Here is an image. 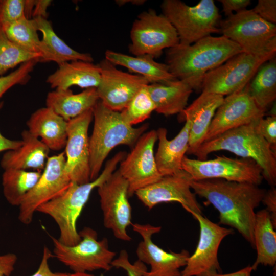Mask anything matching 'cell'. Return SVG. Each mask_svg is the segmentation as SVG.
<instances>
[{
    "label": "cell",
    "mask_w": 276,
    "mask_h": 276,
    "mask_svg": "<svg viewBox=\"0 0 276 276\" xmlns=\"http://www.w3.org/2000/svg\"><path fill=\"white\" fill-rule=\"evenodd\" d=\"M265 112L249 95L247 85L224 98L209 126L204 142L229 130L257 122Z\"/></svg>",
    "instance_id": "ac0fdd59"
},
{
    "label": "cell",
    "mask_w": 276,
    "mask_h": 276,
    "mask_svg": "<svg viewBox=\"0 0 276 276\" xmlns=\"http://www.w3.org/2000/svg\"><path fill=\"white\" fill-rule=\"evenodd\" d=\"M93 118L90 109L67 121L65 168L71 181L78 184L91 181L88 130Z\"/></svg>",
    "instance_id": "d6986e66"
},
{
    "label": "cell",
    "mask_w": 276,
    "mask_h": 276,
    "mask_svg": "<svg viewBox=\"0 0 276 276\" xmlns=\"http://www.w3.org/2000/svg\"><path fill=\"white\" fill-rule=\"evenodd\" d=\"M148 89L155 111L166 117L181 113L193 91L189 84L178 79L167 83L149 84Z\"/></svg>",
    "instance_id": "f1b7e54d"
},
{
    "label": "cell",
    "mask_w": 276,
    "mask_h": 276,
    "mask_svg": "<svg viewBox=\"0 0 276 276\" xmlns=\"http://www.w3.org/2000/svg\"><path fill=\"white\" fill-rule=\"evenodd\" d=\"M128 49L133 56L149 55L154 58L165 49L179 43L177 32L163 14L150 9L141 13L133 22Z\"/></svg>",
    "instance_id": "9c48e42d"
},
{
    "label": "cell",
    "mask_w": 276,
    "mask_h": 276,
    "mask_svg": "<svg viewBox=\"0 0 276 276\" xmlns=\"http://www.w3.org/2000/svg\"><path fill=\"white\" fill-rule=\"evenodd\" d=\"M1 26L11 41L26 51L41 55V39L38 37L36 24L33 18L24 17Z\"/></svg>",
    "instance_id": "d6a6232c"
},
{
    "label": "cell",
    "mask_w": 276,
    "mask_h": 276,
    "mask_svg": "<svg viewBox=\"0 0 276 276\" xmlns=\"http://www.w3.org/2000/svg\"><path fill=\"white\" fill-rule=\"evenodd\" d=\"M17 261V257L14 253L0 255V276H10Z\"/></svg>",
    "instance_id": "b9f144b4"
},
{
    "label": "cell",
    "mask_w": 276,
    "mask_h": 276,
    "mask_svg": "<svg viewBox=\"0 0 276 276\" xmlns=\"http://www.w3.org/2000/svg\"><path fill=\"white\" fill-rule=\"evenodd\" d=\"M33 18L36 22L37 30L42 35L40 49L41 56L38 62H54L58 65L77 60L93 62L94 59L90 54L74 50L58 37L47 18Z\"/></svg>",
    "instance_id": "484cf974"
},
{
    "label": "cell",
    "mask_w": 276,
    "mask_h": 276,
    "mask_svg": "<svg viewBox=\"0 0 276 276\" xmlns=\"http://www.w3.org/2000/svg\"><path fill=\"white\" fill-rule=\"evenodd\" d=\"M26 17V0H0V25Z\"/></svg>",
    "instance_id": "8d00e7d4"
},
{
    "label": "cell",
    "mask_w": 276,
    "mask_h": 276,
    "mask_svg": "<svg viewBox=\"0 0 276 276\" xmlns=\"http://www.w3.org/2000/svg\"><path fill=\"white\" fill-rule=\"evenodd\" d=\"M98 65L101 75L96 88L99 100L113 110L122 111L137 92L149 84L144 77L120 70L105 58Z\"/></svg>",
    "instance_id": "2e32d148"
},
{
    "label": "cell",
    "mask_w": 276,
    "mask_h": 276,
    "mask_svg": "<svg viewBox=\"0 0 276 276\" xmlns=\"http://www.w3.org/2000/svg\"><path fill=\"white\" fill-rule=\"evenodd\" d=\"M258 121L203 142L193 154L197 159L203 160L212 152L225 150L242 158L252 159L262 168L263 178L273 187L276 183V152L257 130Z\"/></svg>",
    "instance_id": "5b68a950"
},
{
    "label": "cell",
    "mask_w": 276,
    "mask_h": 276,
    "mask_svg": "<svg viewBox=\"0 0 276 276\" xmlns=\"http://www.w3.org/2000/svg\"><path fill=\"white\" fill-rule=\"evenodd\" d=\"M53 255L49 248L44 246L40 263L37 271L30 276H56L51 270L49 260Z\"/></svg>",
    "instance_id": "ee69618b"
},
{
    "label": "cell",
    "mask_w": 276,
    "mask_h": 276,
    "mask_svg": "<svg viewBox=\"0 0 276 276\" xmlns=\"http://www.w3.org/2000/svg\"><path fill=\"white\" fill-rule=\"evenodd\" d=\"M148 85L143 86L121 111L124 119L132 126L147 119L155 110V105L148 91Z\"/></svg>",
    "instance_id": "e575fe53"
},
{
    "label": "cell",
    "mask_w": 276,
    "mask_h": 276,
    "mask_svg": "<svg viewBox=\"0 0 276 276\" xmlns=\"http://www.w3.org/2000/svg\"><path fill=\"white\" fill-rule=\"evenodd\" d=\"M99 101L96 88L85 89L74 94L70 89L57 90L48 93L46 106L68 121L93 109Z\"/></svg>",
    "instance_id": "4316f807"
},
{
    "label": "cell",
    "mask_w": 276,
    "mask_h": 276,
    "mask_svg": "<svg viewBox=\"0 0 276 276\" xmlns=\"http://www.w3.org/2000/svg\"><path fill=\"white\" fill-rule=\"evenodd\" d=\"M67 121L45 107L38 109L27 122L28 131L53 151L65 147L67 139Z\"/></svg>",
    "instance_id": "d4e9b609"
},
{
    "label": "cell",
    "mask_w": 276,
    "mask_h": 276,
    "mask_svg": "<svg viewBox=\"0 0 276 276\" xmlns=\"http://www.w3.org/2000/svg\"><path fill=\"white\" fill-rule=\"evenodd\" d=\"M262 202L266 205V210L270 214L274 226L276 225V189L273 187L266 191Z\"/></svg>",
    "instance_id": "7bdbcfd3"
},
{
    "label": "cell",
    "mask_w": 276,
    "mask_h": 276,
    "mask_svg": "<svg viewBox=\"0 0 276 276\" xmlns=\"http://www.w3.org/2000/svg\"><path fill=\"white\" fill-rule=\"evenodd\" d=\"M79 233L81 240L73 246L64 245L51 236L54 256L74 272L109 271L116 253L109 249L107 239L98 240L97 232L89 227Z\"/></svg>",
    "instance_id": "ba28073f"
},
{
    "label": "cell",
    "mask_w": 276,
    "mask_h": 276,
    "mask_svg": "<svg viewBox=\"0 0 276 276\" xmlns=\"http://www.w3.org/2000/svg\"><path fill=\"white\" fill-rule=\"evenodd\" d=\"M21 136V145L7 151L3 155L1 161V167L4 170L31 169L41 171L44 168L50 150L28 130L22 132Z\"/></svg>",
    "instance_id": "cb8c5ba5"
},
{
    "label": "cell",
    "mask_w": 276,
    "mask_h": 276,
    "mask_svg": "<svg viewBox=\"0 0 276 276\" xmlns=\"http://www.w3.org/2000/svg\"><path fill=\"white\" fill-rule=\"evenodd\" d=\"M126 155L124 151L118 152L106 163L96 179L83 184L71 182L61 194L37 208L36 212L49 215L55 221L59 229L58 240L61 243L73 246L81 241L77 222L91 192L107 180Z\"/></svg>",
    "instance_id": "3957f363"
},
{
    "label": "cell",
    "mask_w": 276,
    "mask_h": 276,
    "mask_svg": "<svg viewBox=\"0 0 276 276\" xmlns=\"http://www.w3.org/2000/svg\"><path fill=\"white\" fill-rule=\"evenodd\" d=\"M185 125L172 140L167 139V130L159 128L157 132L158 145L155 156L157 168L162 176L177 173L182 170L181 164L189 149L190 121L185 119Z\"/></svg>",
    "instance_id": "7402d4cb"
},
{
    "label": "cell",
    "mask_w": 276,
    "mask_h": 276,
    "mask_svg": "<svg viewBox=\"0 0 276 276\" xmlns=\"http://www.w3.org/2000/svg\"><path fill=\"white\" fill-rule=\"evenodd\" d=\"M55 275L56 276H96L94 274L89 273L88 272H55ZM100 276H103V275H100Z\"/></svg>",
    "instance_id": "c3c4849f"
},
{
    "label": "cell",
    "mask_w": 276,
    "mask_h": 276,
    "mask_svg": "<svg viewBox=\"0 0 276 276\" xmlns=\"http://www.w3.org/2000/svg\"><path fill=\"white\" fill-rule=\"evenodd\" d=\"M189 180L188 174L181 170L162 176L156 182L137 190L135 194L149 210L160 203L177 202L188 212L202 214L201 206L191 190Z\"/></svg>",
    "instance_id": "ffe728a7"
},
{
    "label": "cell",
    "mask_w": 276,
    "mask_h": 276,
    "mask_svg": "<svg viewBox=\"0 0 276 276\" xmlns=\"http://www.w3.org/2000/svg\"><path fill=\"white\" fill-rule=\"evenodd\" d=\"M247 87L257 105L265 112L276 99L275 57L260 66Z\"/></svg>",
    "instance_id": "4dcf8cb0"
},
{
    "label": "cell",
    "mask_w": 276,
    "mask_h": 276,
    "mask_svg": "<svg viewBox=\"0 0 276 276\" xmlns=\"http://www.w3.org/2000/svg\"><path fill=\"white\" fill-rule=\"evenodd\" d=\"M40 170H5L2 175L4 195L12 205L19 206L25 196L35 186L41 175Z\"/></svg>",
    "instance_id": "1f68e13d"
},
{
    "label": "cell",
    "mask_w": 276,
    "mask_h": 276,
    "mask_svg": "<svg viewBox=\"0 0 276 276\" xmlns=\"http://www.w3.org/2000/svg\"><path fill=\"white\" fill-rule=\"evenodd\" d=\"M157 140L156 130L144 133L120 163L118 170L128 183V197L162 177L157 168L153 150Z\"/></svg>",
    "instance_id": "5bb4252c"
},
{
    "label": "cell",
    "mask_w": 276,
    "mask_h": 276,
    "mask_svg": "<svg viewBox=\"0 0 276 276\" xmlns=\"http://www.w3.org/2000/svg\"><path fill=\"white\" fill-rule=\"evenodd\" d=\"M252 10L263 19L275 24V0H258Z\"/></svg>",
    "instance_id": "ab89813d"
},
{
    "label": "cell",
    "mask_w": 276,
    "mask_h": 276,
    "mask_svg": "<svg viewBox=\"0 0 276 276\" xmlns=\"http://www.w3.org/2000/svg\"><path fill=\"white\" fill-rule=\"evenodd\" d=\"M198 221L200 235L194 252L189 257L180 276H206L222 272L218 260V250L222 240L232 234L231 228L220 226L202 214L190 212Z\"/></svg>",
    "instance_id": "9a60e30c"
},
{
    "label": "cell",
    "mask_w": 276,
    "mask_h": 276,
    "mask_svg": "<svg viewBox=\"0 0 276 276\" xmlns=\"http://www.w3.org/2000/svg\"><path fill=\"white\" fill-rule=\"evenodd\" d=\"M97 189L104 226L111 230L116 238L130 241L131 238L127 231V227L132 224L127 181L118 170Z\"/></svg>",
    "instance_id": "8fae6325"
},
{
    "label": "cell",
    "mask_w": 276,
    "mask_h": 276,
    "mask_svg": "<svg viewBox=\"0 0 276 276\" xmlns=\"http://www.w3.org/2000/svg\"><path fill=\"white\" fill-rule=\"evenodd\" d=\"M259 133L267 141L271 149L276 152V116L261 118L256 124Z\"/></svg>",
    "instance_id": "f35d334b"
},
{
    "label": "cell",
    "mask_w": 276,
    "mask_h": 276,
    "mask_svg": "<svg viewBox=\"0 0 276 276\" xmlns=\"http://www.w3.org/2000/svg\"><path fill=\"white\" fill-rule=\"evenodd\" d=\"M65 162L64 152L48 157L40 178L19 206L18 219L22 223L30 224L40 205L58 196L68 187L72 181Z\"/></svg>",
    "instance_id": "7c38bea8"
},
{
    "label": "cell",
    "mask_w": 276,
    "mask_h": 276,
    "mask_svg": "<svg viewBox=\"0 0 276 276\" xmlns=\"http://www.w3.org/2000/svg\"><path fill=\"white\" fill-rule=\"evenodd\" d=\"M268 60L244 52L239 53L204 76L202 92L228 96L244 88L260 66Z\"/></svg>",
    "instance_id": "4fadbf2b"
},
{
    "label": "cell",
    "mask_w": 276,
    "mask_h": 276,
    "mask_svg": "<svg viewBox=\"0 0 276 276\" xmlns=\"http://www.w3.org/2000/svg\"><path fill=\"white\" fill-rule=\"evenodd\" d=\"M0 105V108L1 107ZM22 144V141L11 140L4 137L0 132V152L5 150L15 149L20 147Z\"/></svg>",
    "instance_id": "bcb514c9"
},
{
    "label": "cell",
    "mask_w": 276,
    "mask_h": 276,
    "mask_svg": "<svg viewBox=\"0 0 276 276\" xmlns=\"http://www.w3.org/2000/svg\"><path fill=\"white\" fill-rule=\"evenodd\" d=\"M241 52L240 46L226 37L210 35L190 45L179 43L168 49L165 63L176 79L199 91L208 72Z\"/></svg>",
    "instance_id": "7a4b0ae2"
},
{
    "label": "cell",
    "mask_w": 276,
    "mask_h": 276,
    "mask_svg": "<svg viewBox=\"0 0 276 276\" xmlns=\"http://www.w3.org/2000/svg\"><path fill=\"white\" fill-rule=\"evenodd\" d=\"M224 98L221 95L202 92L181 112L185 119L191 122L188 154H193L203 143L212 119Z\"/></svg>",
    "instance_id": "44dd1931"
},
{
    "label": "cell",
    "mask_w": 276,
    "mask_h": 276,
    "mask_svg": "<svg viewBox=\"0 0 276 276\" xmlns=\"http://www.w3.org/2000/svg\"><path fill=\"white\" fill-rule=\"evenodd\" d=\"M105 58L116 65L124 66L135 74L144 77L149 83H167L176 79L166 63L156 61L149 55L131 56L107 50Z\"/></svg>",
    "instance_id": "83f0119b"
},
{
    "label": "cell",
    "mask_w": 276,
    "mask_h": 276,
    "mask_svg": "<svg viewBox=\"0 0 276 276\" xmlns=\"http://www.w3.org/2000/svg\"><path fill=\"white\" fill-rule=\"evenodd\" d=\"M181 168L193 180L218 178L258 186L264 179L262 168L250 158L218 156L212 159L201 160L185 156Z\"/></svg>",
    "instance_id": "30bf717a"
},
{
    "label": "cell",
    "mask_w": 276,
    "mask_h": 276,
    "mask_svg": "<svg viewBox=\"0 0 276 276\" xmlns=\"http://www.w3.org/2000/svg\"><path fill=\"white\" fill-rule=\"evenodd\" d=\"M116 3L119 6H121L124 5L126 3H132L134 5H141L144 4L146 1L143 0H133V1H127V0H118L116 1Z\"/></svg>",
    "instance_id": "681fc988"
},
{
    "label": "cell",
    "mask_w": 276,
    "mask_h": 276,
    "mask_svg": "<svg viewBox=\"0 0 276 276\" xmlns=\"http://www.w3.org/2000/svg\"><path fill=\"white\" fill-rule=\"evenodd\" d=\"M38 62V59L30 60L21 64L9 74L0 76V98L13 86L27 84L31 79V73Z\"/></svg>",
    "instance_id": "d590c367"
},
{
    "label": "cell",
    "mask_w": 276,
    "mask_h": 276,
    "mask_svg": "<svg viewBox=\"0 0 276 276\" xmlns=\"http://www.w3.org/2000/svg\"><path fill=\"white\" fill-rule=\"evenodd\" d=\"M93 114L94 127L89 138L90 181L100 175L105 159L114 148L121 145L133 147L149 126L145 124L133 127L121 111L108 108L100 100L93 108Z\"/></svg>",
    "instance_id": "277c9868"
},
{
    "label": "cell",
    "mask_w": 276,
    "mask_h": 276,
    "mask_svg": "<svg viewBox=\"0 0 276 276\" xmlns=\"http://www.w3.org/2000/svg\"><path fill=\"white\" fill-rule=\"evenodd\" d=\"M162 14L175 29L179 43L190 45L198 40L220 33L221 16L213 0H201L190 6L179 0H164Z\"/></svg>",
    "instance_id": "52a82bcc"
},
{
    "label": "cell",
    "mask_w": 276,
    "mask_h": 276,
    "mask_svg": "<svg viewBox=\"0 0 276 276\" xmlns=\"http://www.w3.org/2000/svg\"><path fill=\"white\" fill-rule=\"evenodd\" d=\"M252 271V269L251 266L248 265L243 269L232 273L226 274L214 273L209 274L206 276H250Z\"/></svg>",
    "instance_id": "7dc6e473"
},
{
    "label": "cell",
    "mask_w": 276,
    "mask_h": 276,
    "mask_svg": "<svg viewBox=\"0 0 276 276\" xmlns=\"http://www.w3.org/2000/svg\"><path fill=\"white\" fill-rule=\"evenodd\" d=\"M269 212L263 209L256 213L254 227L257 258L251 266L256 270L260 264L274 266L276 263V233Z\"/></svg>",
    "instance_id": "f546056e"
},
{
    "label": "cell",
    "mask_w": 276,
    "mask_h": 276,
    "mask_svg": "<svg viewBox=\"0 0 276 276\" xmlns=\"http://www.w3.org/2000/svg\"><path fill=\"white\" fill-rule=\"evenodd\" d=\"M40 57V54L26 51L11 41L0 25V76L24 63Z\"/></svg>",
    "instance_id": "836d02e7"
},
{
    "label": "cell",
    "mask_w": 276,
    "mask_h": 276,
    "mask_svg": "<svg viewBox=\"0 0 276 276\" xmlns=\"http://www.w3.org/2000/svg\"><path fill=\"white\" fill-rule=\"evenodd\" d=\"M191 189L204 198L219 213V223L237 229L255 247V209L262 202L266 191L258 186L222 179L193 180Z\"/></svg>",
    "instance_id": "6da1fadb"
},
{
    "label": "cell",
    "mask_w": 276,
    "mask_h": 276,
    "mask_svg": "<svg viewBox=\"0 0 276 276\" xmlns=\"http://www.w3.org/2000/svg\"><path fill=\"white\" fill-rule=\"evenodd\" d=\"M131 225L142 238L136 250L138 260L150 266V270L143 276H180V269L186 266L189 252L186 249L179 252H167L153 243L152 236L160 231V226L150 224Z\"/></svg>",
    "instance_id": "e0dca14e"
},
{
    "label": "cell",
    "mask_w": 276,
    "mask_h": 276,
    "mask_svg": "<svg viewBox=\"0 0 276 276\" xmlns=\"http://www.w3.org/2000/svg\"><path fill=\"white\" fill-rule=\"evenodd\" d=\"M219 29L223 36L238 44L243 52L267 60L275 57L276 25L252 9L226 17L220 21Z\"/></svg>",
    "instance_id": "8992f818"
},
{
    "label": "cell",
    "mask_w": 276,
    "mask_h": 276,
    "mask_svg": "<svg viewBox=\"0 0 276 276\" xmlns=\"http://www.w3.org/2000/svg\"><path fill=\"white\" fill-rule=\"evenodd\" d=\"M111 266L116 268L124 270L128 276H143L148 269L145 264L137 260L133 264L130 263L126 250L123 249L120 252L118 257L114 259Z\"/></svg>",
    "instance_id": "74e56055"
},
{
    "label": "cell",
    "mask_w": 276,
    "mask_h": 276,
    "mask_svg": "<svg viewBox=\"0 0 276 276\" xmlns=\"http://www.w3.org/2000/svg\"><path fill=\"white\" fill-rule=\"evenodd\" d=\"M100 69L93 62L77 60L58 65L47 79L50 87L57 90L70 89L72 86L82 88H97L100 81Z\"/></svg>",
    "instance_id": "603a6c76"
},
{
    "label": "cell",
    "mask_w": 276,
    "mask_h": 276,
    "mask_svg": "<svg viewBox=\"0 0 276 276\" xmlns=\"http://www.w3.org/2000/svg\"><path fill=\"white\" fill-rule=\"evenodd\" d=\"M51 3L50 0H35L32 17L47 18V9Z\"/></svg>",
    "instance_id": "f6af8a7d"
},
{
    "label": "cell",
    "mask_w": 276,
    "mask_h": 276,
    "mask_svg": "<svg viewBox=\"0 0 276 276\" xmlns=\"http://www.w3.org/2000/svg\"><path fill=\"white\" fill-rule=\"evenodd\" d=\"M222 6V12L227 17L235 13L246 9L251 4L250 0H219Z\"/></svg>",
    "instance_id": "60d3db41"
}]
</instances>
